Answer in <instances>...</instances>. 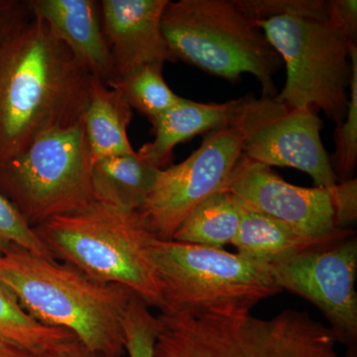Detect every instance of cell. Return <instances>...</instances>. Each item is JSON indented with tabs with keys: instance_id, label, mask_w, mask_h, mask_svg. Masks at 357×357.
Listing matches in <instances>:
<instances>
[{
	"instance_id": "5bb4252c",
	"label": "cell",
	"mask_w": 357,
	"mask_h": 357,
	"mask_svg": "<svg viewBox=\"0 0 357 357\" xmlns=\"http://www.w3.org/2000/svg\"><path fill=\"white\" fill-rule=\"evenodd\" d=\"M33 17L44 21L91 77L114 79L109 45L102 31L100 1L28 0Z\"/></svg>"
},
{
	"instance_id": "f546056e",
	"label": "cell",
	"mask_w": 357,
	"mask_h": 357,
	"mask_svg": "<svg viewBox=\"0 0 357 357\" xmlns=\"http://www.w3.org/2000/svg\"><path fill=\"white\" fill-rule=\"evenodd\" d=\"M342 357H357V347L347 349V354Z\"/></svg>"
},
{
	"instance_id": "e0dca14e",
	"label": "cell",
	"mask_w": 357,
	"mask_h": 357,
	"mask_svg": "<svg viewBox=\"0 0 357 357\" xmlns=\"http://www.w3.org/2000/svg\"><path fill=\"white\" fill-rule=\"evenodd\" d=\"M132 115L133 109L119 89L91 79L83 124L93 163L103 157L135 152L128 136Z\"/></svg>"
},
{
	"instance_id": "7a4b0ae2",
	"label": "cell",
	"mask_w": 357,
	"mask_h": 357,
	"mask_svg": "<svg viewBox=\"0 0 357 357\" xmlns=\"http://www.w3.org/2000/svg\"><path fill=\"white\" fill-rule=\"evenodd\" d=\"M287 70L276 100L325 114L340 126L349 109V43L328 20V0H241Z\"/></svg>"
},
{
	"instance_id": "277c9868",
	"label": "cell",
	"mask_w": 357,
	"mask_h": 357,
	"mask_svg": "<svg viewBox=\"0 0 357 357\" xmlns=\"http://www.w3.org/2000/svg\"><path fill=\"white\" fill-rule=\"evenodd\" d=\"M147 258L160 314H236L281 292L270 264L222 248L151 238Z\"/></svg>"
},
{
	"instance_id": "ac0fdd59",
	"label": "cell",
	"mask_w": 357,
	"mask_h": 357,
	"mask_svg": "<svg viewBox=\"0 0 357 357\" xmlns=\"http://www.w3.org/2000/svg\"><path fill=\"white\" fill-rule=\"evenodd\" d=\"M160 170L141 159L136 151L96 160L91 167L95 201L137 211L146 201Z\"/></svg>"
},
{
	"instance_id": "603a6c76",
	"label": "cell",
	"mask_w": 357,
	"mask_h": 357,
	"mask_svg": "<svg viewBox=\"0 0 357 357\" xmlns=\"http://www.w3.org/2000/svg\"><path fill=\"white\" fill-rule=\"evenodd\" d=\"M124 347L129 357H154V347L161 328L158 316L138 297H134L122 321Z\"/></svg>"
},
{
	"instance_id": "30bf717a",
	"label": "cell",
	"mask_w": 357,
	"mask_h": 357,
	"mask_svg": "<svg viewBox=\"0 0 357 357\" xmlns=\"http://www.w3.org/2000/svg\"><path fill=\"white\" fill-rule=\"evenodd\" d=\"M241 141L229 121L206 134L189 158L160 170L146 201L136 211L143 227L155 238L172 241L190 213L222 189L241 158Z\"/></svg>"
},
{
	"instance_id": "9a60e30c",
	"label": "cell",
	"mask_w": 357,
	"mask_h": 357,
	"mask_svg": "<svg viewBox=\"0 0 357 357\" xmlns=\"http://www.w3.org/2000/svg\"><path fill=\"white\" fill-rule=\"evenodd\" d=\"M352 236H356V232L349 229H340L331 236H307L287 223L241 206V225L231 244L239 255L271 264L306 251L333 245Z\"/></svg>"
},
{
	"instance_id": "8fae6325",
	"label": "cell",
	"mask_w": 357,
	"mask_h": 357,
	"mask_svg": "<svg viewBox=\"0 0 357 357\" xmlns=\"http://www.w3.org/2000/svg\"><path fill=\"white\" fill-rule=\"evenodd\" d=\"M281 291L299 295L323 312L337 342L357 344L356 236L270 264Z\"/></svg>"
},
{
	"instance_id": "f1b7e54d",
	"label": "cell",
	"mask_w": 357,
	"mask_h": 357,
	"mask_svg": "<svg viewBox=\"0 0 357 357\" xmlns=\"http://www.w3.org/2000/svg\"><path fill=\"white\" fill-rule=\"evenodd\" d=\"M0 357H37L29 351H24L8 342L0 340Z\"/></svg>"
},
{
	"instance_id": "2e32d148",
	"label": "cell",
	"mask_w": 357,
	"mask_h": 357,
	"mask_svg": "<svg viewBox=\"0 0 357 357\" xmlns=\"http://www.w3.org/2000/svg\"><path fill=\"white\" fill-rule=\"evenodd\" d=\"M236 100L225 103H201L182 98L153 121L154 140L137 154L150 165L163 169L172 160L174 148L199 134L208 133L229 121Z\"/></svg>"
},
{
	"instance_id": "d6986e66",
	"label": "cell",
	"mask_w": 357,
	"mask_h": 357,
	"mask_svg": "<svg viewBox=\"0 0 357 357\" xmlns=\"http://www.w3.org/2000/svg\"><path fill=\"white\" fill-rule=\"evenodd\" d=\"M241 222V204L231 194L220 190L190 213L174 234L172 241L222 248L231 244Z\"/></svg>"
},
{
	"instance_id": "ffe728a7",
	"label": "cell",
	"mask_w": 357,
	"mask_h": 357,
	"mask_svg": "<svg viewBox=\"0 0 357 357\" xmlns=\"http://www.w3.org/2000/svg\"><path fill=\"white\" fill-rule=\"evenodd\" d=\"M76 338L65 328L46 326L32 318L14 294L0 283V340L45 357Z\"/></svg>"
},
{
	"instance_id": "44dd1931",
	"label": "cell",
	"mask_w": 357,
	"mask_h": 357,
	"mask_svg": "<svg viewBox=\"0 0 357 357\" xmlns=\"http://www.w3.org/2000/svg\"><path fill=\"white\" fill-rule=\"evenodd\" d=\"M162 65H147L107 86L119 89L130 105L150 121L182 100L167 84Z\"/></svg>"
},
{
	"instance_id": "7c38bea8",
	"label": "cell",
	"mask_w": 357,
	"mask_h": 357,
	"mask_svg": "<svg viewBox=\"0 0 357 357\" xmlns=\"http://www.w3.org/2000/svg\"><path fill=\"white\" fill-rule=\"evenodd\" d=\"M222 191L231 194L243 208L276 218L303 234L326 236L340 231L328 188L289 184L271 167L241 158Z\"/></svg>"
},
{
	"instance_id": "3957f363",
	"label": "cell",
	"mask_w": 357,
	"mask_h": 357,
	"mask_svg": "<svg viewBox=\"0 0 357 357\" xmlns=\"http://www.w3.org/2000/svg\"><path fill=\"white\" fill-rule=\"evenodd\" d=\"M0 283L40 323L69 331L103 356L126 354L122 321L137 297L126 286L93 280L74 267L17 245L0 256Z\"/></svg>"
},
{
	"instance_id": "cb8c5ba5",
	"label": "cell",
	"mask_w": 357,
	"mask_h": 357,
	"mask_svg": "<svg viewBox=\"0 0 357 357\" xmlns=\"http://www.w3.org/2000/svg\"><path fill=\"white\" fill-rule=\"evenodd\" d=\"M17 245L33 255L56 261L51 251L28 225L15 206L0 192V256Z\"/></svg>"
},
{
	"instance_id": "83f0119b",
	"label": "cell",
	"mask_w": 357,
	"mask_h": 357,
	"mask_svg": "<svg viewBox=\"0 0 357 357\" xmlns=\"http://www.w3.org/2000/svg\"><path fill=\"white\" fill-rule=\"evenodd\" d=\"M45 357H105L102 354L91 351L88 347H84L82 342L76 340L60 347L57 351L52 352Z\"/></svg>"
},
{
	"instance_id": "4316f807",
	"label": "cell",
	"mask_w": 357,
	"mask_h": 357,
	"mask_svg": "<svg viewBox=\"0 0 357 357\" xmlns=\"http://www.w3.org/2000/svg\"><path fill=\"white\" fill-rule=\"evenodd\" d=\"M328 20L340 30L347 41L356 44V0H328Z\"/></svg>"
},
{
	"instance_id": "7402d4cb",
	"label": "cell",
	"mask_w": 357,
	"mask_h": 357,
	"mask_svg": "<svg viewBox=\"0 0 357 357\" xmlns=\"http://www.w3.org/2000/svg\"><path fill=\"white\" fill-rule=\"evenodd\" d=\"M351 79L347 116L335 130V151L330 156L337 182L354 178L357 164V45L349 43Z\"/></svg>"
},
{
	"instance_id": "d4e9b609",
	"label": "cell",
	"mask_w": 357,
	"mask_h": 357,
	"mask_svg": "<svg viewBox=\"0 0 357 357\" xmlns=\"http://www.w3.org/2000/svg\"><path fill=\"white\" fill-rule=\"evenodd\" d=\"M335 227L347 229L357 218V180L352 178L328 188Z\"/></svg>"
},
{
	"instance_id": "ba28073f",
	"label": "cell",
	"mask_w": 357,
	"mask_h": 357,
	"mask_svg": "<svg viewBox=\"0 0 357 357\" xmlns=\"http://www.w3.org/2000/svg\"><path fill=\"white\" fill-rule=\"evenodd\" d=\"M91 167L83 121L52 129L21 153L0 160V192L35 227L95 202Z\"/></svg>"
},
{
	"instance_id": "52a82bcc",
	"label": "cell",
	"mask_w": 357,
	"mask_h": 357,
	"mask_svg": "<svg viewBox=\"0 0 357 357\" xmlns=\"http://www.w3.org/2000/svg\"><path fill=\"white\" fill-rule=\"evenodd\" d=\"M33 229L55 259L93 280L126 286L148 307L161 309L147 258L154 236L136 211L95 201Z\"/></svg>"
},
{
	"instance_id": "8992f818",
	"label": "cell",
	"mask_w": 357,
	"mask_h": 357,
	"mask_svg": "<svg viewBox=\"0 0 357 357\" xmlns=\"http://www.w3.org/2000/svg\"><path fill=\"white\" fill-rule=\"evenodd\" d=\"M154 357H340L330 326L307 311L270 319L236 314H159Z\"/></svg>"
},
{
	"instance_id": "6da1fadb",
	"label": "cell",
	"mask_w": 357,
	"mask_h": 357,
	"mask_svg": "<svg viewBox=\"0 0 357 357\" xmlns=\"http://www.w3.org/2000/svg\"><path fill=\"white\" fill-rule=\"evenodd\" d=\"M91 79L49 26L33 17L0 47V160L47 131L83 121Z\"/></svg>"
},
{
	"instance_id": "484cf974",
	"label": "cell",
	"mask_w": 357,
	"mask_h": 357,
	"mask_svg": "<svg viewBox=\"0 0 357 357\" xmlns=\"http://www.w3.org/2000/svg\"><path fill=\"white\" fill-rule=\"evenodd\" d=\"M33 18L28 0H0V47Z\"/></svg>"
},
{
	"instance_id": "9c48e42d",
	"label": "cell",
	"mask_w": 357,
	"mask_h": 357,
	"mask_svg": "<svg viewBox=\"0 0 357 357\" xmlns=\"http://www.w3.org/2000/svg\"><path fill=\"white\" fill-rule=\"evenodd\" d=\"M241 135V154L268 167H291L311 176L314 187L337 180L321 142L323 121L314 110L297 109L252 93L236 100L229 119Z\"/></svg>"
},
{
	"instance_id": "5b68a950",
	"label": "cell",
	"mask_w": 357,
	"mask_h": 357,
	"mask_svg": "<svg viewBox=\"0 0 357 357\" xmlns=\"http://www.w3.org/2000/svg\"><path fill=\"white\" fill-rule=\"evenodd\" d=\"M161 26L175 61L232 84L252 75L263 96L277 95L283 61L241 0H168Z\"/></svg>"
},
{
	"instance_id": "4fadbf2b",
	"label": "cell",
	"mask_w": 357,
	"mask_h": 357,
	"mask_svg": "<svg viewBox=\"0 0 357 357\" xmlns=\"http://www.w3.org/2000/svg\"><path fill=\"white\" fill-rule=\"evenodd\" d=\"M167 3L168 0H100L102 31L114 66L112 82L147 65L175 62L162 31Z\"/></svg>"
}]
</instances>
